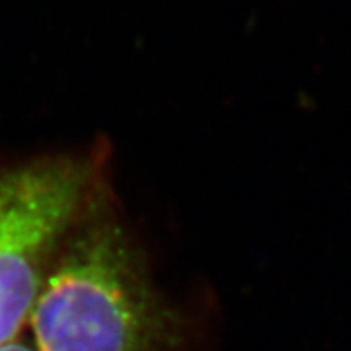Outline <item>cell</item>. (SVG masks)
<instances>
[{
    "mask_svg": "<svg viewBox=\"0 0 351 351\" xmlns=\"http://www.w3.org/2000/svg\"><path fill=\"white\" fill-rule=\"evenodd\" d=\"M27 326L36 351H182L189 316L154 285L108 189L64 237Z\"/></svg>",
    "mask_w": 351,
    "mask_h": 351,
    "instance_id": "6da1fadb",
    "label": "cell"
},
{
    "mask_svg": "<svg viewBox=\"0 0 351 351\" xmlns=\"http://www.w3.org/2000/svg\"><path fill=\"white\" fill-rule=\"evenodd\" d=\"M104 189L96 158L0 166V348L27 326L64 237Z\"/></svg>",
    "mask_w": 351,
    "mask_h": 351,
    "instance_id": "7a4b0ae2",
    "label": "cell"
},
{
    "mask_svg": "<svg viewBox=\"0 0 351 351\" xmlns=\"http://www.w3.org/2000/svg\"><path fill=\"white\" fill-rule=\"evenodd\" d=\"M0 351H36V348H34V343H27L24 339H14L10 343L2 346Z\"/></svg>",
    "mask_w": 351,
    "mask_h": 351,
    "instance_id": "3957f363",
    "label": "cell"
}]
</instances>
